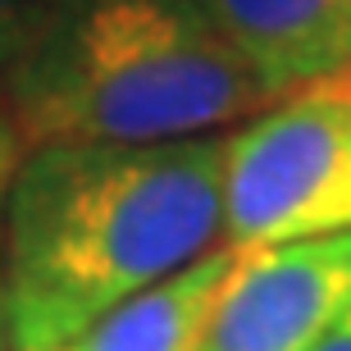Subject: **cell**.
Here are the masks:
<instances>
[{"mask_svg":"<svg viewBox=\"0 0 351 351\" xmlns=\"http://www.w3.org/2000/svg\"><path fill=\"white\" fill-rule=\"evenodd\" d=\"M223 237V132L23 146L0 210L10 351H60Z\"/></svg>","mask_w":351,"mask_h":351,"instance_id":"1","label":"cell"},{"mask_svg":"<svg viewBox=\"0 0 351 351\" xmlns=\"http://www.w3.org/2000/svg\"><path fill=\"white\" fill-rule=\"evenodd\" d=\"M51 0H0V78L14 64V55L23 51V41L32 37V27L41 23Z\"/></svg>","mask_w":351,"mask_h":351,"instance_id":"7","label":"cell"},{"mask_svg":"<svg viewBox=\"0 0 351 351\" xmlns=\"http://www.w3.org/2000/svg\"><path fill=\"white\" fill-rule=\"evenodd\" d=\"M306 351H351V297L342 301V311L328 319L324 333H319Z\"/></svg>","mask_w":351,"mask_h":351,"instance_id":"9","label":"cell"},{"mask_svg":"<svg viewBox=\"0 0 351 351\" xmlns=\"http://www.w3.org/2000/svg\"><path fill=\"white\" fill-rule=\"evenodd\" d=\"M19 151H23L19 132L10 128V119H0V210H5V187H10V173H14ZM0 351H5V306H0Z\"/></svg>","mask_w":351,"mask_h":351,"instance_id":"8","label":"cell"},{"mask_svg":"<svg viewBox=\"0 0 351 351\" xmlns=\"http://www.w3.org/2000/svg\"><path fill=\"white\" fill-rule=\"evenodd\" d=\"M242 256H247V247H233V242L210 247L192 265H182V269L165 274L160 283L119 301L114 311H105L96 324H87L60 351H196L210 311L223 297Z\"/></svg>","mask_w":351,"mask_h":351,"instance_id":"6","label":"cell"},{"mask_svg":"<svg viewBox=\"0 0 351 351\" xmlns=\"http://www.w3.org/2000/svg\"><path fill=\"white\" fill-rule=\"evenodd\" d=\"M265 96L351 64V0H201Z\"/></svg>","mask_w":351,"mask_h":351,"instance_id":"5","label":"cell"},{"mask_svg":"<svg viewBox=\"0 0 351 351\" xmlns=\"http://www.w3.org/2000/svg\"><path fill=\"white\" fill-rule=\"evenodd\" d=\"M0 91L23 146L182 142L269 105L201 0H51Z\"/></svg>","mask_w":351,"mask_h":351,"instance_id":"2","label":"cell"},{"mask_svg":"<svg viewBox=\"0 0 351 351\" xmlns=\"http://www.w3.org/2000/svg\"><path fill=\"white\" fill-rule=\"evenodd\" d=\"M351 297V233L247 247L196 351H306Z\"/></svg>","mask_w":351,"mask_h":351,"instance_id":"4","label":"cell"},{"mask_svg":"<svg viewBox=\"0 0 351 351\" xmlns=\"http://www.w3.org/2000/svg\"><path fill=\"white\" fill-rule=\"evenodd\" d=\"M351 233V64L274 96L223 132V242Z\"/></svg>","mask_w":351,"mask_h":351,"instance_id":"3","label":"cell"}]
</instances>
